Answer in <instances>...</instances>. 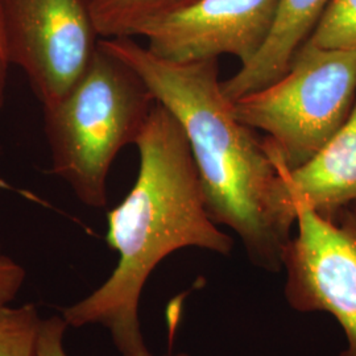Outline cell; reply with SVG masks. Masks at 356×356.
<instances>
[{
    "instance_id": "cell-1",
    "label": "cell",
    "mask_w": 356,
    "mask_h": 356,
    "mask_svg": "<svg viewBox=\"0 0 356 356\" xmlns=\"http://www.w3.org/2000/svg\"><path fill=\"white\" fill-rule=\"evenodd\" d=\"M135 145L136 181L107 214L106 242L119 254L118 266L97 291L64 309L63 318L73 327H106L122 356H152L141 332L139 302L153 269L188 247L226 256L234 242L210 218L188 138L160 103Z\"/></svg>"
},
{
    "instance_id": "cell-2",
    "label": "cell",
    "mask_w": 356,
    "mask_h": 356,
    "mask_svg": "<svg viewBox=\"0 0 356 356\" xmlns=\"http://www.w3.org/2000/svg\"><path fill=\"white\" fill-rule=\"evenodd\" d=\"M101 41L141 76L156 102L181 124L213 222L236 232L254 266L280 272L296 216L264 140L235 116L223 94L218 60L177 64L134 38Z\"/></svg>"
},
{
    "instance_id": "cell-3",
    "label": "cell",
    "mask_w": 356,
    "mask_h": 356,
    "mask_svg": "<svg viewBox=\"0 0 356 356\" xmlns=\"http://www.w3.org/2000/svg\"><path fill=\"white\" fill-rule=\"evenodd\" d=\"M156 99L141 76L102 41L64 97L44 107L51 170L82 204H107V178L119 152L140 136Z\"/></svg>"
},
{
    "instance_id": "cell-4",
    "label": "cell",
    "mask_w": 356,
    "mask_h": 356,
    "mask_svg": "<svg viewBox=\"0 0 356 356\" xmlns=\"http://www.w3.org/2000/svg\"><path fill=\"white\" fill-rule=\"evenodd\" d=\"M356 102V51L304 44L280 79L232 102L244 126L286 169L306 164L330 140Z\"/></svg>"
},
{
    "instance_id": "cell-5",
    "label": "cell",
    "mask_w": 356,
    "mask_h": 356,
    "mask_svg": "<svg viewBox=\"0 0 356 356\" xmlns=\"http://www.w3.org/2000/svg\"><path fill=\"white\" fill-rule=\"evenodd\" d=\"M11 65L23 69L42 107L60 101L101 44L91 0H0Z\"/></svg>"
},
{
    "instance_id": "cell-6",
    "label": "cell",
    "mask_w": 356,
    "mask_h": 356,
    "mask_svg": "<svg viewBox=\"0 0 356 356\" xmlns=\"http://www.w3.org/2000/svg\"><path fill=\"white\" fill-rule=\"evenodd\" d=\"M297 235L286 245L285 298L301 313L326 312L356 356V204L332 214L298 207Z\"/></svg>"
},
{
    "instance_id": "cell-7",
    "label": "cell",
    "mask_w": 356,
    "mask_h": 356,
    "mask_svg": "<svg viewBox=\"0 0 356 356\" xmlns=\"http://www.w3.org/2000/svg\"><path fill=\"white\" fill-rule=\"evenodd\" d=\"M277 0H197L141 29L147 48L177 64L235 56L242 66L261 51L275 23Z\"/></svg>"
},
{
    "instance_id": "cell-8",
    "label": "cell",
    "mask_w": 356,
    "mask_h": 356,
    "mask_svg": "<svg viewBox=\"0 0 356 356\" xmlns=\"http://www.w3.org/2000/svg\"><path fill=\"white\" fill-rule=\"evenodd\" d=\"M267 152L280 173L293 216L298 207L332 214L356 204V102L342 127L304 165L289 170Z\"/></svg>"
},
{
    "instance_id": "cell-9",
    "label": "cell",
    "mask_w": 356,
    "mask_h": 356,
    "mask_svg": "<svg viewBox=\"0 0 356 356\" xmlns=\"http://www.w3.org/2000/svg\"><path fill=\"white\" fill-rule=\"evenodd\" d=\"M331 0H277L275 23L267 42L254 60L222 81L223 94L235 102L280 79L294 56L310 38Z\"/></svg>"
},
{
    "instance_id": "cell-10",
    "label": "cell",
    "mask_w": 356,
    "mask_h": 356,
    "mask_svg": "<svg viewBox=\"0 0 356 356\" xmlns=\"http://www.w3.org/2000/svg\"><path fill=\"white\" fill-rule=\"evenodd\" d=\"M197 0H91V10L102 38H135L153 20Z\"/></svg>"
},
{
    "instance_id": "cell-11",
    "label": "cell",
    "mask_w": 356,
    "mask_h": 356,
    "mask_svg": "<svg viewBox=\"0 0 356 356\" xmlns=\"http://www.w3.org/2000/svg\"><path fill=\"white\" fill-rule=\"evenodd\" d=\"M42 319L35 305L0 309V356H36Z\"/></svg>"
},
{
    "instance_id": "cell-12",
    "label": "cell",
    "mask_w": 356,
    "mask_h": 356,
    "mask_svg": "<svg viewBox=\"0 0 356 356\" xmlns=\"http://www.w3.org/2000/svg\"><path fill=\"white\" fill-rule=\"evenodd\" d=\"M305 44L356 51V0H331Z\"/></svg>"
},
{
    "instance_id": "cell-13",
    "label": "cell",
    "mask_w": 356,
    "mask_h": 356,
    "mask_svg": "<svg viewBox=\"0 0 356 356\" xmlns=\"http://www.w3.org/2000/svg\"><path fill=\"white\" fill-rule=\"evenodd\" d=\"M67 323L63 317L42 319L38 335L36 356H67L64 348V334ZM175 356H189L178 354Z\"/></svg>"
},
{
    "instance_id": "cell-14",
    "label": "cell",
    "mask_w": 356,
    "mask_h": 356,
    "mask_svg": "<svg viewBox=\"0 0 356 356\" xmlns=\"http://www.w3.org/2000/svg\"><path fill=\"white\" fill-rule=\"evenodd\" d=\"M24 279V268L13 259L0 254V309L15 300Z\"/></svg>"
},
{
    "instance_id": "cell-15",
    "label": "cell",
    "mask_w": 356,
    "mask_h": 356,
    "mask_svg": "<svg viewBox=\"0 0 356 356\" xmlns=\"http://www.w3.org/2000/svg\"><path fill=\"white\" fill-rule=\"evenodd\" d=\"M11 66L6 40H4V32H3V22H1V13H0V108L4 103L6 97V86H7V76H8V69Z\"/></svg>"
},
{
    "instance_id": "cell-16",
    "label": "cell",
    "mask_w": 356,
    "mask_h": 356,
    "mask_svg": "<svg viewBox=\"0 0 356 356\" xmlns=\"http://www.w3.org/2000/svg\"><path fill=\"white\" fill-rule=\"evenodd\" d=\"M0 251H1V247H0ZM0 254H1V252H0Z\"/></svg>"
}]
</instances>
